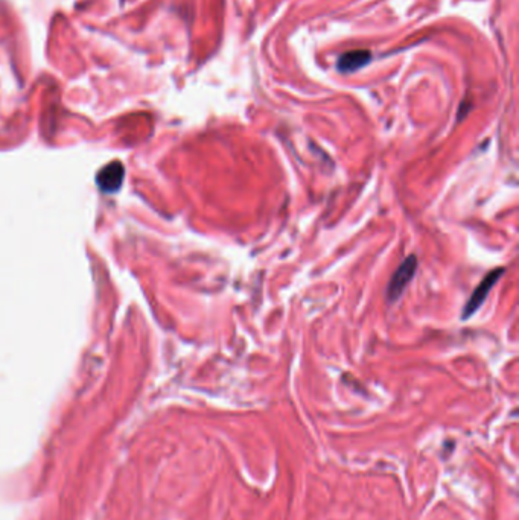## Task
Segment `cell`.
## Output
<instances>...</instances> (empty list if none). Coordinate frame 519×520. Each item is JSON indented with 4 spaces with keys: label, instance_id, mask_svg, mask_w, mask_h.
I'll return each mask as SVG.
<instances>
[{
    "label": "cell",
    "instance_id": "6da1fadb",
    "mask_svg": "<svg viewBox=\"0 0 519 520\" xmlns=\"http://www.w3.org/2000/svg\"><path fill=\"white\" fill-rule=\"evenodd\" d=\"M416 268H417L416 256H410L404 260L402 265L396 270L395 276H393L390 280V285L387 289V298L390 301H396L399 297H401V294L405 291L406 285H408L411 282V279L415 277Z\"/></svg>",
    "mask_w": 519,
    "mask_h": 520
},
{
    "label": "cell",
    "instance_id": "277c9868",
    "mask_svg": "<svg viewBox=\"0 0 519 520\" xmlns=\"http://www.w3.org/2000/svg\"><path fill=\"white\" fill-rule=\"evenodd\" d=\"M370 61L369 51H350L345 55H341L338 60V69L341 72H355L361 69Z\"/></svg>",
    "mask_w": 519,
    "mask_h": 520
},
{
    "label": "cell",
    "instance_id": "7a4b0ae2",
    "mask_svg": "<svg viewBox=\"0 0 519 520\" xmlns=\"http://www.w3.org/2000/svg\"><path fill=\"white\" fill-rule=\"evenodd\" d=\"M504 270L500 268V270H495V271H490L487 276L485 277V280L478 285V287L474 291L472 297L469 298V301L465 306V312H463V318H469L471 315H474L476 311H478L480 306L483 305V301L486 300V297L489 295V292L492 291V287L495 286V283L500 280V277L503 276Z\"/></svg>",
    "mask_w": 519,
    "mask_h": 520
},
{
    "label": "cell",
    "instance_id": "3957f363",
    "mask_svg": "<svg viewBox=\"0 0 519 520\" xmlns=\"http://www.w3.org/2000/svg\"><path fill=\"white\" fill-rule=\"evenodd\" d=\"M122 180H124V167L119 161L105 166L104 169L97 174V185H100L101 191L104 192L117 191L122 185Z\"/></svg>",
    "mask_w": 519,
    "mask_h": 520
}]
</instances>
